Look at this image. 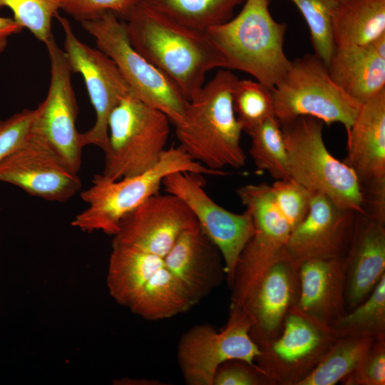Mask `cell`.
<instances>
[{
    "label": "cell",
    "mask_w": 385,
    "mask_h": 385,
    "mask_svg": "<svg viewBox=\"0 0 385 385\" xmlns=\"http://www.w3.org/2000/svg\"><path fill=\"white\" fill-rule=\"evenodd\" d=\"M8 8L14 21L45 43L51 37V21L61 9V0H0V9Z\"/></svg>",
    "instance_id": "obj_33"
},
{
    "label": "cell",
    "mask_w": 385,
    "mask_h": 385,
    "mask_svg": "<svg viewBox=\"0 0 385 385\" xmlns=\"http://www.w3.org/2000/svg\"><path fill=\"white\" fill-rule=\"evenodd\" d=\"M232 101L236 117L247 134L267 118L275 116L272 90L257 81L238 79Z\"/></svg>",
    "instance_id": "obj_31"
},
{
    "label": "cell",
    "mask_w": 385,
    "mask_h": 385,
    "mask_svg": "<svg viewBox=\"0 0 385 385\" xmlns=\"http://www.w3.org/2000/svg\"><path fill=\"white\" fill-rule=\"evenodd\" d=\"M123 22L133 47L164 73L188 101L202 88L210 71L225 68L206 31L180 23L143 0Z\"/></svg>",
    "instance_id": "obj_1"
},
{
    "label": "cell",
    "mask_w": 385,
    "mask_h": 385,
    "mask_svg": "<svg viewBox=\"0 0 385 385\" xmlns=\"http://www.w3.org/2000/svg\"><path fill=\"white\" fill-rule=\"evenodd\" d=\"M272 94L274 115L279 123L310 116L327 125L339 123L346 131L361 106L334 82L327 66L314 53L291 61Z\"/></svg>",
    "instance_id": "obj_7"
},
{
    "label": "cell",
    "mask_w": 385,
    "mask_h": 385,
    "mask_svg": "<svg viewBox=\"0 0 385 385\" xmlns=\"http://www.w3.org/2000/svg\"><path fill=\"white\" fill-rule=\"evenodd\" d=\"M299 9L309 28L314 54L327 66L335 46L332 18L337 1L334 0H291Z\"/></svg>",
    "instance_id": "obj_32"
},
{
    "label": "cell",
    "mask_w": 385,
    "mask_h": 385,
    "mask_svg": "<svg viewBox=\"0 0 385 385\" xmlns=\"http://www.w3.org/2000/svg\"><path fill=\"white\" fill-rule=\"evenodd\" d=\"M364 215L385 225V179L361 185Z\"/></svg>",
    "instance_id": "obj_39"
},
{
    "label": "cell",
    "mask_w": 385,
    "mask_h": 385,
    "mask_svg": "<svg viewBox=\"0 0 385 385\" xmlns=\"http://www.w3.org/2000/svg\"><path fill=\"white\" fill-rule=\"evenodd\" d=\"M164 265L160 257L129 246L112 245L106 278L111 297L128 308L148 280Z\"/></svg>",
    "instance_id": "obj_24"
},
{
    "label": "cell",
    "mask_w": 385,
    "mask_h": 385,
    "mask_svg": "<svg viewBox=\"0 0 385 385\" xmlns=\"http://www.w3.org/2000/svg\"><path fill=\"white\" fill-rule=\"evenodd\" d=\"M324 124L310 116L280 123L289 177L312 192L324 195L339 207L363 214L357 176L327 148L322 136Z\"/></svg>",
    "instance_id": "obj_5"
},
{
    "label": "cell",
    "mask_w": 385,
    "mask_h": 385,
    "mask_svg": "<svg viewBox=\"0 0 385 385\" xmlns=\"http://www.w3.org/2000/svg\"><path fill=\"white\" fill-rule=\"evenodd\" d=\"M331 325L339 337L385 336V274L361 303Z\"/></svg>",
    "instance_id": "obj_30"
},
{
    "label": "cell",
    "mask_w": 385,
    "mask_h": 385,
    "mask_svg": "<svg viewBox=\"0 0 385 385\" xmlns=\"http://www.w3.org/2000/svg\"><path fill=\"white\" fill-rule=\"evenodd\" d=\"M155 9L191 28L206 31L232 17L245 0H143Z\"/></svg>",
    "instance_id": "obj_28"
},
{
    "label": "cell",
    "mask_w": 385,
    "mask_h": 385,
    "mask_svg": "<svg viewBox=\"0 0 385 385\" xmlns=\"http://www.w3.org/2000/svg\"><path fill=\"white\" fill-rule=\"evenodd\" d=\"M343 385L385 384V336L378 337Z\"/></svg>",
    "instance_id": "obj_36"
},
{
    "label": "cell",
    "mask_w": 385,
    "mask_h": 385,
    "mask_svg": "<svg viewBox=\"0 0 385 385\" xmlns=\"http://www.w3.org/2000/svg\"><path fill=\"white\" fill-rule=\"evenodd\" d=\"M237 194L250 215L254 233L239 257L234 274L229 317L241 312L250 294L276 262L284 259L287 243L292 232L273 200L270 185L247 184Z\"/></svg>",
    "instance_id": "obj_8"
},
{
    "label": "cell",
    "mask_w": 385,
    "mask_h": 385,
    "mask_svg": "<svg viewBox=\"0 0 385 385\" xmlns=\"http://www.w3.org/2000/svg\"><path fill=\"white\" fill-rule=\"evenodd\" d=\"M250 322L245 317L228 318L218 332L211 325L197 324L180 337L178 361L183 376L189 385H212L217 369L230 360H240L256 366L260 354L249 334Z\"/></svg>",
    "instance_id": "obj_14"
},
{
    "label": "cell",
    "mask_w": 385,
    "mask_h": 385,
    "mask_svg": "<svg viewBox=\"0 0 385 385\" xmlns=\"http://www.w3.org/2000/svg\"><path fill=\"white\" fill-rule=\"evenodd\" d=\"M339 337L332 325L294 305L289 310L279 337L260 350L255 363L275 385H298Z\"/></svg>",
    "instance_id": "obj_10"
},
{
    "label": "cell",
    "mask_w": 385,
    "mask_h": 385,
    "mask_svg": "<svg viewBox=\"0 0 385 385\" xmlns=\"http://www.w3.org/2000/svg\"><path fill=\"white\" fill-rule=\"evenodd\" d=\"M46 45L51 80L45 99L34 109L30 138L56 153L73 172L81 165L83 147L76 126L78 106L67 58L51 37Z\"/></svg>",
    "instance_id": "obj_11"
},
{
    "label": "cell",
    "mask_w": 385,
    "mask_h": 385,
    "mask_svg": "<svg viewBox=\"0 0 385 385\" xmlns=\"http://www.w3.org/2000/svg\"><path fill=\"white\" fill-rule=\"evenodd\" d=\"M23 29L14 19L0 16V53L3 52L8 45V38L20 33Z\"/></svg>",
    "instance_id": "obj_40"
},
{
    "label": "cell",
    "mask_w": 385,
    "mask_h": 385,
    "mask_svg": "<svg viewBox=\"0 0 385 385\" xmlns=\"http://www.w3.org/2000/svg\"><path fill=\"white\" fill-rule=\"evenodd\" d=\"M344 262L347 312L361 303L385 274V225L356 213Z\"/></svg>",
    "instance_id": "obj_19"
},
{
    "label": "cell",
    "mask_w": 385,
    "mask_h": 385,
    "mask_svg": "<svg viewBox=\"0 0 385 385\" xmlns=\"http://www.w3.org/2000/svg\"><path fill=\"white\" fill-rule=\"evenodd\" d=\"M356 215L324 195L313 192L307 216L289 235L284 259L297 269L310 260L345 257Z\"/></svg>",
    "instance_id": "obj_15"
},
{
    "label": "cell",
    "mask_w": 385,
    "mask_h": 385,
    "mask_svg": "<svg viewBox=\"0 0 385 385\" xmlns=\"http://www.w3.org/2000/svg\"><path fill=\"white\" fill-rule=\"evenodd\" d=\"M270 190L275 205L292 231L307 216L313 192L291 178L277 180Z\"/></svg>",
    "instance_id": "obj_34"
},
{
    "label": "cell",
    "mask_w": 385,
    "mask_h": 385,
    "mask_svg": "<svg viewBox=\"0 0 385 385\" xmlns=\"http://www.w3.org/2000/svg\"><path fill=\"white\" fill-rule=\"evenodd\" d=\"M378 337H339L319 364L298 385H334L341 382L357 366Z\"/></svg>",
    "instance_id": "obj_27"
},
{
    "label": "cell",
    "mask_w": 385,
    "mask_h": 385,
    "mask_svg": "<svg viewBox=\"0 0 385 385\" xmlns=\"http://www.w3.org/2000/svg\"><path fill=\"white\" fill-rule=\"evenodd\" d=\"M163 260L196 303L225 277L222 256L197 222L180 233Z\"/></svg>",
    "instance_id": "obj_20"
},
{
    "label": "cell",
    "mask_w": 385,
    "mask_h": 385,
    "mask_svg": "<svg viewBox=\"0 0 385 385\" xmlns=\"http://www.w3.org/2000/svg\"><path fill=\"white\" fill-rule=\"evenodd\" d=\"M34 109H24L0 120V163L30 138Z\"/></svg>",
    "instance_id": "obj_37"
},
{
    "label": "cell",
    "mask_w": 385,
    "mask_h": 385,
    "mask_svg": "<svg viewBox=\"0 0 385 385\" xmlns=\"http://www.w3.org/2000/svg\"><path fill=\"white\" fill-rule=\"evenodd\" d=\"M170 124L160 111L132 93L125 96L108 118V148L102 174L118 180L152 168L167 150Z\"/></svg>",
    "instance_id": "obj_6"
},
{
    "label": "cell",
    "mask_w": 385,
    "mask_h": 385,
    "mask_svg": "<svg viewBox=\"0 0 385 385\" xmlns=\"http://www.w3.org/2000/svg\"><path fill=\"white\" fill-rule=\"evenodd\" d=\"M332 30L335 48L370 43L385 34V0L337 2Z\"/></svg>",
    "instance_id": "obj_25"
},
{
    "label": "cell",
    "mask_w": 385,
    "mask_h": 385,
    "mask_svg": "<svg viewBox=\"0 0 385 385\" xmlns=\"http://www.w3.org/2000/svg\"><path fill=\"white\" fill-rule=\"evenodd\" d=\"M297 271L299 309L330 325L346 313L344 257L307 260Z\"/></svg>",
    "instance_id": "obj_22"
},
{
    "label": "cell",
    "mask_w": 385,
    "mask_h": 385,
    "mask_svg": "<svg viewBox=\"0 0 385 385\" xmlns=\"http://www.w3.org/2000/svg\"><path fill=\"white\" fill-rule=\"evenodd\" d=\"M201 175L174 173L164 179L163 185L167 193L178 197L186 205L202 230L218 249L230 288L240 254L254 233V225L245 210L242 214L234 213L216 203L205 190Z\"/></svg>",
    "instance_id": "obj_12"
},
{
    "label": "cell",
    "mask_w": 385,
    "mask_h": 385,
    "mask_svg": "<svg viewBox=\"0 0 385 385\" xmlns=\"http://www.w3.org/2000/svg\"><path fill=\"white\" fill-rule=\"evenodd\" d=\"M327 68L334 82L361 104L385 89V57L371 43L336 48Z\"/></svg>",
    "instance_id": "obj_23"
},
{
    "label": "cell",
    "mask_w": 385,
    "mask_h": 385,
    "mask_svg": "<svg viewBox=\"0 0 385 385\" xmlns=\"http://www.w3.org/2000/svg\"><path fill=\"white\" fill-rule=\"evenodd\" d=\"M212 385H275L256 366L240 360L224 362L217 369Z\"/></svg>",
    "instance_id": "obj_38"
},
{
    "label": "cell",
    "mask_w": 385,
    "mask_h": 385,
    "mask_svg": "<svg viewBox=\"0 0 385 385\" xmlns=\"http://www.w3.org/2000/svg\"><path fill=\"white\" fill-rule=\"evenodd\" d=\"M97 48L115 63L131 93L165 113L173 126L185 118L188 101L179 88L130 44L123 21L111 12L81 23Z\"/></svg>",
    "instance_id": "obj_9"
},
{
    "label": "cell",
    "mask_w": 385,
    "mask_h": 385,
    "mask_svg": "<svg viewBox=\"0 0 385 385\" xmlns=\"http://www.w3.org/2000/svg\"><path fill=\"white\" fill-rule=\"evenodd\" d=\"M250 154L256 167L276 180L289 178L288 158L279 121L272 116L249 134Z\"/></svg>",
    "instance_id": "obj_29"
},
{
    "label": "cell",
    "mask_w": 385,
    "mask_h": 385,
    "mask_svg": "<svg viewBox=\"0 0 385 385\" xmlns=\"http://www.w3.org/2000/svg\"><path fill=\"white\" fill-rule=\"evenodd\" d=\"M0 182L52 202L67 201L81 188L78 173L51 150L31 138L0 163Z\"/></svg>",
    "instance_id": "obj_17"
},
{
    "label": "cell",
    "mask_w": 385,
    "mask_h": 385,
    "mask_svg": "<svg viewBox=\"0 0 385 385\" xmlns=\"http://www.w3.org/2000/svg\"><path fill=\"white\" fill-rule=\"evenodd\" d=\"M269 5L270 0H245L237 15L206 32L225 69L247 73L272 90L291 61L284 51L287 25L274 19Z\"/></svg>",
    "instance_id": "obj_3"
},
{
    "label": "cell",
    "mask_w": 385,
    "mask_h": 385,
    "mask_svg": "<svg viewBox=\"0 0 385 385\" xmlns=\"http://www.w3.org/2000/svg\"><path fill=\"white\" fill-rule=\"evenodd\" d=\"M239 78L221 68L188 101L183 121L174 126L180 147L205 167L223 172L245 166L243 132L233 107L232 92Z\"/></svg>",
    "instance_id": "obj_2"
},
{
    "label": "cell",
    "mask_w": 385,
    "mask_h": 385,
    "mask_svg": "<svg viewBox=\"0 0 385 385\" xmlns=\"http://www.w3.org/2000/svg\"><path fill=\"white\" fill-rule=\"evenodd\" d=\"M299 297L297 269L283 259L274 264L260 279L240 314L250 322L249 334L260 349L280 334L289 310Z\"/></svg>",
    "instance_id": "obj_18"
},
{
    "label": "cell",
    "mask_w": 385,
    "mask_h": 385,
    "mask_svg": "<svg viewBox=\"0 0 385 385\" xmlns=\"http://www.w3.org/2000/svg\"><path fill=\"white\" fill-rule=\"evenodd\" d=\"M196 302L181 281L164 265L145 284L128 309L147 320L184 313Z\"/></svg>",
    "instance_id": "obj_26"
},
{
    "label": "cell",
    "mask_w": 385,
    "mask_h": 385,
    "mask_svg": "<svg viewBox=\"0 0 385 385\" xmlns=\"http://www.w3.org/2000/svg\"><path fill=\"white\" fill-rule=\"evenodd\" d=\"M64 34L63 51L73 73H80L96 113L93 125L80 133L83 148L94 145L104 153L108 148L109 115L121 100L131 93L114 61L103 51L80 41L69 21L58 14L56 16Z\"/></svg>",
    "instance_id": "obj_13"
},
{
    "label": "cell",
    "mask_w": 385,
    "mask_h": 385,
    "mask_svg": "<svg viewBox=\"0 0 385 385\" xmlns=\"http://www.w3.org/2000/svg\"><path fill=\"white\" fill-rule=\"evenodd\" d=\"M197 223L178 197L158 193L120 222L112 245H120L164 258L180 233Z\"/></svg>",
    "instance_id": "obj_16"
},
{
    "label": "cell",
    "mask_w": 385,
    "mask_h": 385,
    "mask_svg": "<svg viewBox=\"0 0 385 385\" xmlns=\"http://www.w3.org/2000/svg\"><path fill=\"white\" fill-rule=\"evenodd\" d=\"M334 1H335L337 2H341V1H346V0H334Z\"/></svg>",
    "instance_id": "obj_41"
},
{
    "label": "cell",
    "mask_w": 385,
    "mask_h": 385,
    "mask_svg": "<svg viewBox=\"0 0 385 385\" xmlns=\"http://www.w3.org/2000/svg\"><path fill=\"white\" fill-rule=\"evenodd\" d=\"M139 0H61V9L80 23L111 12L124 20Z\"/></svg>",
    "instance_id": "obj_35"
},
{
    "label": "cell",
    "mask_w": 385,
    "mask_h": 385,
    "mask_svg": "<svg viewBox=\"0 0 385 385\" xmlns=\"http://www.w3.org/2000/svg\"><path fill=\"white\" fill-rule=\"evenodd\" d=\"M346 134L344 162L360 185L385 179V89L361 104Z\"/></svg>",
    "instance_id": "obj_21"
},
{
    "label": "cell",
    "mask_w": 385,
    "mask_h": 385,
    "mask_svg": "<svg viewBox=\"0 0 385 385\" xmlns=\"http://www.w3.org/2000/svg\"><path fill=\"white\" fill-rule=\"evenodd\" d=\"M177 172L202 175L226 174L205 167L179 146L170 147L155 166L141 174L118 180H111L103 174L95 175L91 185L81 192L88 207L75 216L71 225L83 232L102 231L115 235L121 220L159 193L164 179Z\"/></svg>",
    "instance_id": "obj_4"
}]
</instances>
